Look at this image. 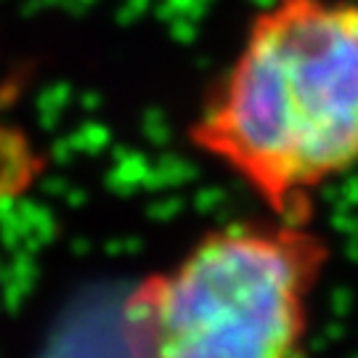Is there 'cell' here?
<instances>
[{
    "instance_id": "cell-1",
    "label": "cell",
    "mask_w": 358,
    "mask_h": 358,
    "mask_svg": "<svg viewBox=\"0 0 358 358\" xmlns=\"http://www.w3.org/2000/svg\"><path fill=\"white\" fill-rule=\"evenodd\" d=\"M282 220L358 165V0H279L192 133Z\"/></svg>"
},
{
    "instance_id": "cell-2",
    "label": "cell",
    "mask_w": 358,
    "mask_h": 358,
    "mask_svg": "<svg viewBox=\"0 0 358 358\" xmlns=\"http://www.w3.org/2000/svg\"><path fill=\"white\" fill-rule=\"evenodd\" d=\"M327 244L303 220L202 236L130 294L138 358H297Z\"/></svg>"
}]
</instances>
